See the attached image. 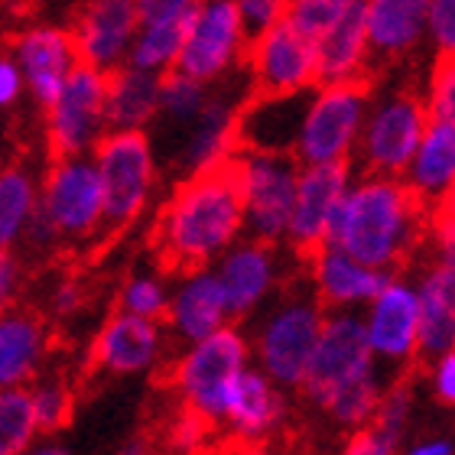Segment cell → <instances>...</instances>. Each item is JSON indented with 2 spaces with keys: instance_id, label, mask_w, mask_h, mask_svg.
<instances>
[{
  "instance_id": "2e32d148",
  "label": "cell",
  "mask_w": 455,
  "mask_h": 455,
  "mask_svg": "<svg viewBox=\"0 0 455 455\" xmlns=\"http://www.w3.org/2000/svg\"><path fill=\"white\" fill-rule=\"evenodd\" d=\"M137 27H140V13L133 0H88L68 33L76 43L78 62L114 72L127 62Z\"/></svg>"
},
{
  "instance_id": "d590c367",
  "label": "cell",
  "mask_w": 455,
  "mask_h": 455,
  "mask_svg": "<svg viewBox=\"0 0 455 455\" xmlns=\"http://www.w3.org/2000/svg\"><path fill=\"white\" fill-rule=\"evenodd\" d=\"M29 403H33V419H36L39 433H59V429L68 427L72 419V390H68L66 380H36L29 387Z\"/></svg>"
},
{
  "instance_id": "9c48e42d",
  "label": "cell",
  "mask_w": 455,
  "mask_h": 455,
  "mask_svg": "<svg viewBox=\"0 0 455 455\" xmlns=\"http://www.w3.org/2000/svg\"><path fill=\"white\" fill-rule=\"evenodd\" d=\"M427 121V105L417 92H394V95L368 105L358 147H355V156L368 170V176L400 180L417 153Z\"/></svg>"
},
{
  "instance_id": "83f0119b",
  "label": "cell",
  "mask_w": 455,
  "mask_h": 455,
  "mask_svg": "<svg viewBox=\"0 0 455 455\" xmlns=\"http://www.w3.org/2000/svg\"><path fill=\"white\" fill-rule=\"evenodd\" d=\"M400 180L419 202L439 205L455 186V121H427L417 153Z\"/></svg>"
},
{
  "instance_id": "7a4b0ae2",
  "label": "cell",
  "mask_w": 455,
  "mask_h": 455,
  "mask_svg": "<svg viewBox=\"0 0 455 455\" xmlns=\"http://www.w3.org/2000/svg\"><path fill=\"white\" fill-rule=\"evenodd\" d=\"M423 202L394 176L355 180L332 215L325 247L355 257L361 264L394 270L413 251L419 237Z\"/></svg>"
},
{
  "instance_id": "7c38bea8",
  "label": "cell",
  "mask_w": 455,
  "mask_h": 455,
  "mask_svg": "<svg viewBox=\"0 0 455 455\" xmlns=\"http://www.w3.org/2000/svg\"><path fill=\"white\" fill-rule=\"evenodd\" d=\"M378 368V361L371 355L368 332H364V319L355 309H335L323 319L315 348L309 355L303 374V390L313 403H323L329 394L339 387L358 380L361 374Z\"/></svg>"
},
{
  "instance_id": "7bdbcfd3",
  "label": "cell",
  "mask_w": 455,
  "mask_h": 455,
  "mask_svg": "<svg viewBox=\"0 0 455 455\" xmlns=\"http://www.w3.org/2000/svg\"><path fill=\"white\" fill-rule=\"evenodd\" d=\"M397 446L400 443L394 436H387V433H380L378 427L364 423V427L351 429L348 446H345L341 455H397Z\"/></svg>"
},
{
  "instance_id": "9a60e30c",
  "label": "cell",
  "mask_w": 455,
  "mask_h": 455,
  "mask_svg": "<svg viewBox=\"0 0 455 455\" xmlns=\"http://www.w3.org/2000/svg\"><path fill=\"white\" fill-rule=\"evenodd\" d=\"M361 319H364L371 355L378 364H407L417 358V286L407 283L403 276L390 274Z\"/></svg>"
},
{
  "instance_id": "cb8c5ba5",
  "label": "cell",
  "mask_w": 455,
  "mask_h": 455,
  "mask_svg": "<svg viewBox=\"0 0 455 455\" xmlns=\"http://www.w3.org/2000/svg\"><path fill=\"white\" fill-rule=\"evenodd\" d=\"M241 98L228 95V92H212L199 117L186 127V143H182V166L186 172L212 170L219 163L231 160L237 153V111H241Z\"/></svg>"
},
{
  "instance_id": "277c9868",
  "label": "cell",
  "mask_w": 455,
  "mask_h": 455,
  "mask_svg": "<svg viewBox=\"0 0 455 455\" xmlns=\"http://www.w3.org/2000/svg\"><path fill=\"white\" fill-rule=\"evenodd\" d=\"M101 180L105 228L121 231L137 221L156 189V153L147 131H108L88 153Z\"/></svg>"
},
{
  "instance_id": "816d5d0a",
  "label": "cell",
  "mask_w": 455,
  "mask_h": 455,
  "mask_svg": "<svg viewBox=\"0 0 455 455\" xmlns=\"http://www.w3.org/2000/svg\"><path fill=\"white\" fill-rule=\"evenodd\" d=\"M23 455H72L62 443H52V439H46V443H33V446L27 449Z\"/></svg>"
},
{
  "instance_id": "8d00e7d4",
  "label": "cell",
  "mask_w": 455,
  "mask_h": 455,
  "mask_svg": "<svg viewBox=\"0 0 455 455\" xmlns=\"http://www.w3.org/2000/svg\"><path fill=\"white\" fill-rule=\"evenodd\" d=\"M166 306H170V290H166V283H163L160 276L137 274L121 286L124 313L160 323V319H166Z\"/></svg>"
},
{
  "instance_id": "7dc6e473",
  "label": "cell",
  "mask_w": 455,
  "mask_h": 455,
  "mask_svg": "<svg viewBox=\"0 0 455 455\" xmlns=\"http://www.w3.org/2000/svg\"><path fill=\"white\" fill-rule=\"evenodd\" d=\"M20 290V260L13 251H0V313H7Z\"/></svg>"
},
{
  "instance_id": "d6a6232c",
  "label": "cell",
  "mask_w": 455,
  "mask_h": 455,
  "mask_svg": "<svg viewBox=\"0 0 455 455\" xmlns=\"http://www.w3.org/2000/svg\"><path fill=\"white\" fill-rule=\"evenodd\" d=\"M384 387H387V384H384V378H380V368H374V371H368V374H361L358 380H351V384L339 387L335 394H329L319 407H323L339 427L358 429L374 417Z\"/></svg>"
},
{
  "instance_id": "bcb514c9",
  "label": "cell",
  "mask_w": 455,
  "mask_h": 455,
  "mask_svg": "<svg viewBox=\"0 0 455 455\" xmlns=\"http://www.w3.org/2000/svg\"><path fill=\"white\" fill-rule=\"evenodd\" d=\"M27 85H23V76H20L17 62L10 52H0V111L4 108H13L23 98Z\"/></svg>"
},
{
  "instance_id": "681fc988",
  "label": "cell",
  "mask_w": 455,
  "mask_h": 455,
  "mask_svg": "<svg viewBox=\"0 0 455 455\" xmlns=\"http://www.w3.org/2000/svg\"><path fill=\"white\" fill-rule=\"evenodd\" d=\"M140 20H163V17H182L192 13L199 0H133Z\"/></svg>"
},
{
  "instance_id": "db71d44e",
  "label": "cell",
  "mask_w": 455,
  "mask_h": 455,
  "mask_svg": "<svg viewBox=\"0 0 455 455\" xmlns=\"http://www.w3.org/2000/svg\"><path fill=\"white\" fill-rule=\"evenodd\" d=\"M228 455H267V452L260 443H244V439H241L235 449H228Z\"/></svg>"
},
{
  "instance_id": "4dcf8cb0",
  "label": "cell",
  "mask_w": 455,
  "mask_h": 455,
  "mask_svg": "<svg viewBox=\"0 0 455 455\" xmlns=\"http://www.w3.org/2000/svg\"><path fill=\"white\" fill-rule=\"evenodd\" d=\"M199 7V4H196ZM192 13H182V17H163V20H140L137 27V36L131 43V52H127V62L124 66L143 68V72H153V76H166L176 68V59H180L182 39H186V29H189Z\"/></svg>"
},
{
  "instance_id": "4316f807",
  "label": "cell",
  "mask_w": 455,
  "mask_h": 455,
  "mask_svg": "<svg viewBox=\"0 0 455 455\" xmlns=\"http://www.w3.org/2000/svg\"><path fill=\"white\" fill-rule=\"evenodd\" d=\"M371 68V49L361 20V0L335 20L323 36L315 39V78L319 85H345V82H364Z\"/></svg>"
},
{
  "instance_id": "d4e9b609",
  "label": "cell",
  "mask_w": 455,
  "mask_h": 455,
  "mask_svg": "<svg viewBox=\"0 0 455 455\" xmlns=\"http://www.w3.org/2000/svg\"><path fill=\"white\" fill-rule=\"evenodd\" d=\"M283 419V397L280 387L267 378L260 368L247 364L228 387L225 397V417L221 423L235 429L237 439L244 443H260Z\"/></svg>"
},
{
  "instance_id": "ac0fdd59",
  "label": "cell",
  "mask_w": 455,
  "mask_h": 455,
  "mask_svg": "<svg viewBox=\"0 0 455 455\" xmlns=\"http://www.w3.org/2000/svg\"><path fill=\"white\" fill-rule=\"evenodd\" d=\"M309 92L247 98L237 111V153H290L293 156V143L299 124H303Z\"/></svg>"
},
{
  "instance_id": "52a82bcc",
  "label": "cell",
  "mask_w": 455,
  "mask_h": 455,
  "mask_svg": "<svg viewBox=\"0 0 455 455\" xmlns=\"http://www.w3.org/2000/svg\"><path fill=\"white\" fill-rule=\"evenodd\" d=\"M244 235L264 244L286 237L299 163L290 153H235Z\"/></svg>"
},
{
  "instance_id": "1f68e13d",
  "label": "cell",
  "mask_w": 455,
  "mask_h": 455,
  "mask_svg": "<svg viewBox=\"0 0 455 455\" xmlns=\"http://www.w3.org/2000/svg\"><path fill=\"white\" fill-rule=\"evenodd\" d=\"M36 192L39 182L27 166L0 170V251H13V244L23 241L36 212Z\"/></svg>"
},
{
  "instance_id": "ab89813d",
  "label": "cell",
  "mask_w": 455,
  "mask_h": 455,
  "mask_svg": "<svg viewBox=\"0 0 455 455\" xmlns=\"http://www.w3.org/2000/svg\"><path fill=\"white\" fill-rule=\"evenodd\" d=\"M429 121H455V66L452 56H439L423 95Z\"/></svg>"
},
{
  "instance_id": "e575fe53",
  "label": "cell",
  "mask_w": 455,
  "mask_h": 455,
  "mask_svg": "<svg viewBox=\"0 0 455 455\" xmlns=\"http://www.w3.org/2000/svg\"><path fill=\"white\" fill-rule=\"evenodd\" d=\"M209 95L212 85L196 82V78L182 76V72L172 68V72H166L160 78V111H156V117L172 124V127H189L199 117L202 108H205Z\"/></svg>"
},
{
  "instance_id": "e0dca14e",
  "label": "cell",
  "mask_w": 455,
  "mask_h": 455,
  "mask_svg": "<svg viewBox=\"0 0 455 455\" xmlns=\"http://www.w3.org/2000/svg\"><path fill=\"white\" fill-rule=\"evenodd\" d=\"M10 56L17 62L29 98H33L39 108L52 105V98L59 95V88L66 85L68 72L78 66V52H76V43H72V33H68V27H56V23L27 27L13 39Z\"/></svg>"
},
{
  "instance_id": "d6986e66",
  "label": "cell",
  "mask_w": 455,
  "mask_h": 455,
  "mask_svg": "<svg viewBox=\"0 0 455 455\" xmlns=\"http://www.w3.org/2000/svg\"><path fill=\"white\" fill-rule=\"evenodd\" d=\"M221 296L228 306V319H244L264 303L276 280V257L274 247L264 241H235L215 267Z\"/></svg>"
},
{
  "instance_id": "4fadbf2b",
  "label": "cell",
  "mask_w": 455,
  "mask_h": 455,
  "mask_svg": "<svg viewBox=\"0 0 455 455\" xmlns=\"http://www.w3.org/2000/svg\"><path fill=\"white\" fill-rule=\"evenodd\" d=\"M241 66L247 68L251 95H296L319 85L315 39L299 33L286 20L247 39Z\"/></svg>"
},
{
  "instance_id": "484cf974",
  "label": "cell",
  "mask_w": 455,
  "mask_h": 455,
  "mask_svg": "<svg viewBox=\"0 0 455 455\" xmlns=\"http://www.w3.org/2000/svg\"><path fill=\"white\" fill-rule=\"evenodd\" d=\"M387 270L368 267L355 257L341 254L335 247H319L313 254V283L323 306L332 309H358L374 299L380 286L387 283Z\"/></svg>"
},
{
  "instance_id": "44dd1931",
  "label": "cell",
  "mask_w": 455,
  "mask_h": 455,
  "mask_svg": "<svg viewBox=\"0 0 455 455\" xmlns=\"http://www.w3.org/2000/svg\"><path fill=\"white\" fill-rule=\"evenodd\" d=\"M160 325L117 309L105 323V329L98 332L92 358L108 374H143L160 361Z\"/></svg>"
},
{
  "instance_id": "8fae6325",
  "label": "cell",
  "mask_w": 455,
  "mask_h": 455,
  "mask_svg": "<svg viewBox=\"0 0 455 455\" xmlns=\"http://www.w3.org/2000/svg\"><path fill=\"white\" fill-rule=\"evenodd\" d=\"M244 49L247 33L235 0H199L189 17L176 72L205 85H219L244 62Z\"/></svg>"
},
{
  "instance_id": "ffe728a7",
  "label": "cell",
  "mask_w": 455,
  "mask_h": 455,
  "mask_svg": "<svg viewBox=\"0 0 455 455\" xmlns=\"http://www.w3.org/2000/svg\"><path fill=\"white\" fill-rule=\"evenodd\" d=\"M429 0H361L371 62H400L427 43Z\"/></svg>"
},
{
  "instance_id": "f546056e",
  "label": "cell",
  "mask_w": 455,
  "mask_h": 455,
  "mask_svg": "<svg viewBox=\"0 0 455 455\" xmlns=\"http://www.w3.org/2000/svg\"><path fill=\"white\" fill-rule=\"evenodd\" d=\"M160 78L143 68L121 66L108 72V131H147L160 111Z\"/></svg>"
},
{
  "instance_id": "c3c4849f",
  "label": "cell",
  "mask_w": 455,
  "mask_h": 455,
  "mask_svg": "<svg viewBox=\"0 0 455 455\" xmlns=\"http://www.w3.org/2000/svg\"><path fill=\"white\" fill-rule=\"evenodd\" d=\"M433 390H436V397L443 403L455 400V351L433 358Z\"/></svg>"
},
{
  "instance_id": "60d3db41",
  "label": "cell",
  "mask_w": 455,
  "mask_h": 455,
  "mask_svg": "<svg viewBox=\"0 0 455 455\" xmlns=\"http://www.w3.org/2000/svg\"><path fill=\"white\" fill-rule=\"evenodd\" d=\"M427 39L436 56H452L455 49V0H429L427 4Z\"/></svg>"
},
{
  "instance_id": "f5cc1de1",
  "label": "cell",
  "mask_w": 455,
  "mask_h": 455,
  "mask_svg": "<svg viewBox=\"0 0 455 455\" xmlns=\"http://www.w3.org/2000/svg\"><path fill=\"white\" fill-rule=\"evenodd\" d=\"M117 455H150V439H147V436L127 439V443L117 449Z\"/></svg>"
},
{
  "instance_id": "603a6c76",
  "label": "cell",
  "mask_w": 455,
  "mask_h": 455,
  "mask_svg": "<svg viewBox=\"0 0 455 455\" xmlns=\"http://www.w3.org/2000/svg\"><path fill=\"white\" fill-rule=\"evenodd\" d=\"M166 319H170L172 332L180 335L186 345L219 332L221 325L231 323L219 276L212 267H199V270L182 274V283L176 286V293H170Z\"/></svg>"
},
{
  "instance_id": "30bf717a",
  "label": "cell",
  "mask_w": 455,
  "mask_h": 455,
  "mask_svg": "<svg viewBox=\"0 0 455 455\" xmlns=\"http://www.w3.org/2000/svg\"><path fill=\"white\" fill-rule=\"evenodd\" d=\"M108 72L78 62L46 111V143L52 156H88L108 133Z\"/></svg>"
},
{
  "instance_id": "836d02e7",
  "label": "cell",
  "mask_w": 455,
  "mask_h": 455,
  "mask_svg": "<svg viewBox=\"0 0 455 455\" xmlns=\"http://www.w3.org/2000/svg\"><path fill=\"white\" fill-rule=\"evenodd\" d=\"M39 429L33 419L29 387L0 390V455H23L36 443Z\"/></svg>"
},
{
  "instance_id": "b9f144b4",
  "label": "cell",
  "mask_w": 455,
  "mask_h": 455,
  "mask_svg": "<svg viewBox=\"0 0 455 455\" xmlns=\"http://www.w3.org/2000/svg\"><path fill=\"white\" fill-rule=\"evenodd\" d=\"M235 7H237L241 23H244L247 39H251V36L264 33V29H270L274 23L283 20L286 0H235Z\"/></svg>"
},
{
  "instance_id": "7402d4cb",
  "label": "cell",
  "mask_w": 455,
  "mask_h": 455,
  "mask_svg": "<svg viewBox=\"0 0 455 455\" xmlns=\"http://www.w3.org/2000/svg\"><path fill=\"white\" fill-rule=\"evenodd\" d=\"M419 332L417 355L439 358L452 351L455 341V260L452 254H439L433 267L423 270L417 283Z\"/></svg>"
},
{
  "instance_id": "8992f818",
  "label": "cell",
  "mask_w": 455,
  "mask_h": 455,
  "mask_svg": "<svg viewBox=\"0 0 455 455\" xmlns=\"http://www.w3.org/2000/svg\"><path fill=\"white\" fill-rule=\"evenodd\" d=\"M251 364V341L237 325H221L219 332L192 341L172 371V384L180 390L186 410L205 423H221L225 397L231 380Z\"/></svg>"
},
{
  "instance_id": "ba28073f",
  "label": "cell",
  "mask_w": 455,
  "mask_h": 455,
  "mask_svg": "<svg viewBox=\"0 0 455 455\" xmlns=\"http://www.w3.org/2000/svg\"><path fill=\"white\" fill-rule=\"evenodd\" d=\"M325 309L319 296H290L267 315L254 339L257 368L276 387H299L323 329Z\"/></svg>"
},
{
  "instance_id": "f1b7e54d",
  "label": "cell",
  "mask_w": 455,
  "mask_h": 455,
  "mask_svg": "<svg viewBox=\"0 0 455 455\" xmlns=\"http://www.w3.org/2000/svg\"><path fill=\"white\" fill-rule=\"evenodd\" d=\"M46 358V325L36 313L10 306L0 313V390L33 384Z\"/></svg>"
},
{
  "instance_id": "5bb4252c",
  "label": "cell",
  "mask_w": 455,
  "mask_h": 455,
  "mask_svg": "<svg viewBox=\"0 0 455 455\" xmlns=\"http://www.w3.org/2000/svg\"><path fill=\"white\" fill-rule=\"evenodd\" d=\"M351 182H355V160L299 166L293 212H290V225H286L283 237L293 244V251L313 257L319 247H325L332 215Z\"/></svg>"
},
{
  "instance_id": "5b68a950",
  "label": "cell",
  "mask_w": 455,
  "mask_h": 455,
  "mask_svg": "<svg viewBox=\"0 0 455 455\" xmlns=\"http://www.w3.org/2000/svg\"><path fill=\"white\" fill-rule=\"evenodd\" d=\"M368 105V82L315 85L309 92L303 124H299V133H296L293 160L299 166L355 160V147H358Z\"/></svg>"
},
{
  "instance_id": "74e56055",
  "label": "cell",
  "mask_w": 455,
  "mask_h": 455,
  "mask_svg": "<svg viewBox=\"0 0 455 455\" xmlns=\"http://www.w3.org/2000/svg\"><path fill=\"white\" fill-rule=\"evenodd\" d=\"M358 0H286L283 20L309 39H319L335 20H341Z\"/></svg>"
},
{
  "instance_id": "f6af8a7d",
  "label": "cell",
  "mask_w": 455,
  "mask_h": 455,
  "mask_svg": "<svg viewBox=\"0 0 455 455\" xmlns=\"http://www.w3.org/2000/svg\"><path fill=\"white\" fill-rule=\"evenodd\" d=\"M82 306H85V290L78 280H59L52 296H49V309L56 319H68V315L82 313Z\"/></svg>"
},
{
  "instance_id": "6da1fadb",
  "label": "cell",
  "mask_w": 455,
  "mask_h": 455,
  "mask_svg": "<svg viewBox=\"0 0 455 455\" xmlns=\"http://www.w3.org/2000/svg\"><path fill=\"white\" fill-rule=\"evenodd\" d=\"M244 235L237 160L192 172L180 182L156 221L160 257L172 270H199L219 260Z\"/></svg>"
},
{
  "instance_id": "f35d334b",
  "label": "cell",
  "mask_w": 455,
  "mask_h": 455,
  "mask_svg": "<svg viewBox=\"0 0 455 455\" xmlns=\"http://www.w3.org/2000/svg\"><path fill=\"white\" fill-rule=\"evenodd\" d=\"M410 413H413V387H410V380H397V384L384 387V394L378 400V410H374V417L368 423L400 443L410 427Z\"/></svg>"
},
{
  "instance_id": "3957f363",
  "label": "cell",
  "mask_w": 455,
  "mask_h": 455,
  "mask_svg": "<svg viewBox=\"0 0 455 455\" xmlns=\"http://www.w3.org/2000/svg\"><path fill=\"white\" fill-rule=\"evenodd\" d=\"M105 228L101 180L92 156H56L39 182L36 212L27 225V241L49 247L56 241H85Z\"/></svg>"
},
{
  "instance_id": "f907efd6",
  "label": "cell",
  "mask_w": 455,
  "mask_h": 455,
  "mask_svg": "<svg viewBox=\"0 0 455 455\" xmlns=\"http://www.w3.org/2000/svg\"><path fill=\"white\" fill-rule=\"evenodd\" d=\"M452 439L446 436H433V439H419L407 449V455H452Z\"/></svg>"
},
{
  "instance_id": "ee69618b",
  "label": "cell",
  "mask_w": 455,
  "mask_h": 455,
  "mask_svg": "<svg viewBox=\"0 0 455 455\" xmlns=\"http://www.w3.org/2000/svg\"><path fill=\"white\" fill-rule=\"evenodd\" d=\"M205 429H209V423L202 417H196L192 410H182L180 413V419L172 423V429H170V443L180 452H186V455H192L196 449L202 446V439H205Z\"/></svg>"
}]
</instances>
